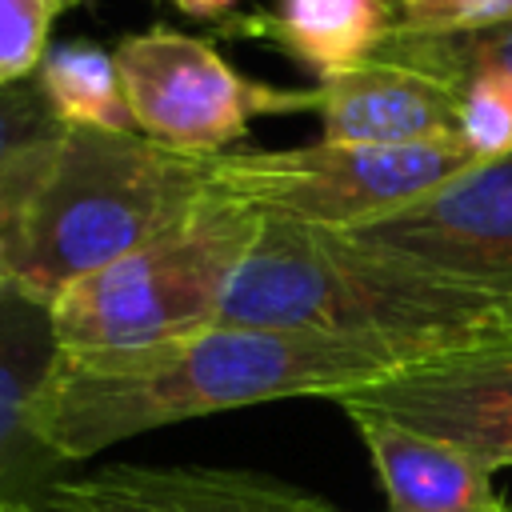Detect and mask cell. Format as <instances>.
Instances as JSON below:
<instances>
[{
  "label": "cell",
  "instance_id": "cell-1",
  "mask_svg": "<svg viewBox=\"0 0 512 512\" xmlns=\"http://www.w3.org/2000/svg\"><path fill=\"white\" fill-rule=\"evenodd\" d=\"M428 356L320 332L208 324L132 348H56L32 400V436L56 456L88 460L140 432L288 396H340Z\"/></svg>",
  "mask_w": 512,
  "mask_h": 512
},
{
  "label": "cell",
  "instance_id": "cell-2",
  "mask_svg": "<svg viewBox=\"0 0 512 512\" xmlns=\"http://www.w3.org/2000/svg\"><path fill=\"white\" fill-rule=\"evenodd\" d=\"M216 156L140 132L60 128L0 184V288L52 300L212 196Z\"/></svg>",
  "mask_w": 512,
  "mask_h": 512
},
{
  "label": "cell",
  "instance_id": "cell-3",
  "mask_svg": "<svg viewBox=\"0 0 512 512\" xmlns=\"http://www.w3.org/2000/svg\"><path fill=\"white\" fill-rule=\"evenodd\" d=\"M216 324L444 352L512 336V292L452 280L340 228L264 216Z\"/></svg>",
  "mask_w": 512,
  "mask_h": 512
},
{
  "label": "cell",
  "instance_id": "cell-4",
  "mask_svg": "<svg viewBox=\"0 0 512 512\" xmlns=\"http://www.w3.org/2000/svg\"><path fill=\"white\" fill-rule=\"evenodd\" d=\"M260 224V212L212 192L128 256L72 280L48 308L56 348H132L216 324Z\"/></svg>",
  "mask_w": 512,
  "mask_h": 512
},
{
  "label": "cell",
  "instance_id": "cell-5",
  "mask_svg": "<svg viewBox=\"0 0 512 512\" xmlns=\"http://www.w3.org/2000/svg\"><path fill=\"white\" fill-rule=\"evenodd\" d=\"M468 164H476V156L448 144L368 148L316 140L296 148L224 152L212 164V192L268 220L352 228L416 200Z\"/></svg>",
  "mask_w": 512,
  "mask_h": 512
},
{
  "label": "cell",
  "instance_id": "cell-6",
  "mask_svg": "<svg viewBox=\"0 0 512 512\" xmlns=\"http://www.w3.org/2000/svg\"><path fill=\"white\" fill-rule=\"evenodd\" d=\"M128 112L140 136L192 152L224 156L260 116H292L312 108L316 88H272L236 72L212 40L176 32L168 24L124 36L116 48Z\"/></svg>",
  "mask_w": 512,
  "mask_h": 512
},
{
  "label": "cell",
  "instance_id": "cell-7",
  "mask_svg": "<svg viewBox=\"0 0 512 512\" xmlns=\"http://www.w3.org/2000/svg\"><path fill=\"white\" fill-rule=\"evenodd\" d=\"M332 400L464 448L492 472L512 464V336L416 356Z\"/></svg>",
  "mask_w": 512,
  "mask_h": 512
},
{
  "label": "cell",
  "instance_id": "cell-8",
  "mask_svg": "<svg viewBox=\"0 0 512 512\" xmlns=\"http://www.w3.org/2000/svg\"><path fill=\"white\" fill-rule=\"evenodd\" d=\"M340 232L452 280L512 292V156L476 160L416 200Z\"/></svg>",
  "mask_w": 512,
  "mask_h": 512
},
{
  "label": "cell",
  "instance_id": "cell-9",
  "mask_svg": "<svg viewBox=\"0 0 512 512\" xmlns=\"http://www.w3.org/2000/svg\"><path fill=\"white\" fill-rule=\"evenodd\" d=\"M28 512H340L328 500L244 468L188 464H104L80 476H52Z\"/></svg>",
  "mask_w": 512,
  "mask_h": 512
},
{
  "label": "cell",
  "instance_id": "cell-10",
  "mask_svg": "<svg viewBox=\"0 0 512 512\" xmlns=\"http://www.w3.org/2000/svg\"><path fill=\"white\" fill-rule=\"evenodd\" d=\"M316 92H320L316 116L324 140L332 144L460 148V88L420 68L372 56L348 72L320 80Z\"/></svg>",
  "mask_w": 512,
  "mask_h": 512
},
{
  "label": "cell",
  "instance_id": "cell-11",
  "mask_svg": "<svg viewBox=\"0 0 512 512\" xmlns=\"http://www.w3.org/2000/svg\"><path fill=\"white\" fill-rule=\"evenodd\" d=\"M56 356L48 304L0 288V504L32 500L60 464L32 436V400Z\"/></svg>",
  "mask_w": 512,
  "mask_h": 512
},
{
  "label": "cell",
  "instance_id": "cell-12",
  "mask_svg": "<svg viewBox=\"0 0 512 512\" xmlns=\"http://www.w3.org/2000/svg\"><path fill=\"white\" fill-rule=\"evenodd\" d=\"M348 420L376 464L388 512H512L492 484V468L464 448L372 412H348Z\"/></svg>",
  "mask_w": 512,
  "mask_h": 512
},
{
  "label": "cell",
  "instance_id": "cell-13",
  "mask_svg": "<svg viewBox=\"0 0 512 512\" xmlns=\"http://www.w3.org/2000/svg\"><path fill=\"white\" fill-rule=\"evenodd\" d=\"M400 8L392 0H276L268 12L220 20L228 36H260L316 80L348 72L384 44Z\"/></svg>",
  "mask_w": 512,
  "mask_h": 512
},
{
  "label": "cell",
  "instance_id": "cell-14",
  "mask_svg": "<svg viewBox=\"0 0 512 512\" xmlns=\"http://www.w3.org/2000/svg\"><path fill=\"white\" fill-rule=\"evenodd\" d=\"M36 84L64 128L136 132L116 56L92 40L52 44L36 68Z\"/></svg>",
  "mask_w": 512,
  "mask_h": 512
},
{
  "label": "cell",
  "instance_id": "cell-15",
  "mask_svg": "<svg viewBox=\"0 0 512 512\" xmlns=\"http://www.w3.org/2000/svg\"><path fill=\"white\" fill-rule=\"evenodd\" d=\"M372 56L420 68L460 88L476 72H512V24L480 32H408L396 24Z\"/></svg>",
  "mask_w": 512,
  "mask_h": 512
},
{
  "label": "cell",
  "instance_id": "cell-16",
  "mask_svg": "<svg viewBox=\"0 0 512 512\" xmlns=\"http://www.w3.org/2000/svg\"><path fill=\"white\" fill-rule=\"evenodd\" d=\"M460 148L476 160L512 156V72H476L460 84Z\"/></svg>",
  "mask_w": 512,
  "mask_h": 512
},
{
  "label": "cell",
  "instance_id": "cell-17",
  "mask_svg": "<svg viewBox=\"0 0 512 512\" xmlns=\"http://www.w3.org/2000/svg\"><path fill=\"white\" fill-rule=\"evenodd\" d=\"M72 4L80 0H0V88L36 76L48 52V32Z\"/></svg>",
  "mask_w": 512,
  "mask_h": 512
},
{
  "label": "cell",
  "instance_id": "cell-18",
  "mask_svg": "<svg viewBox=\"0 0 512 512\" xmlns=\"http://www.w3.org/2000/svg\"><path fill=\"white\" fill-rule=\"evenodd\" d=\"M60 128L64 124L44 104V92H40L36 76L0 88V184L16 168V160L24 152H32L36 144L52 140Z\"/></svg>",
  "mask_w": 512,
  "mask_h": 512
},
{
  "label": "cell",
  "instance_id": "cell-19",
  "mask_svg": "<svg viewBox=\"0 0 512 512\" xmlns=\"http://www.w3.org/2000/svg\"><path fill=\"white\" fill-rule=\"evenodd\" d=\"M408 32H480L512 24V0H416L400 8Z\"/></svg>",
  "mask_w": 512,
  "mask_h": 512
},
{
  "label": "cell",
  "instance_id": "cell-20",
  "mask_svg": "<svg viewBox=\"0 0 512 512\" xmlns=\"http://www.w3.org/2000/svg\"><path fill=\"white\" fill-rule=\"evenodd\" d=\"M184 16L192 20H224V12L236 4V0H172Z\"/></svg>",
  "mask_w": 512,
  "mask_h": 512
},
{
  "label": "cell",
  "instance_id": "cell-21",
  "mask_svg": "<svg viewBox=\"0 0 512 512\" xmlns=\"http://www.w3.org/2000/svg\"><path fill=\"white\" fill-rule=\"evenodd\" d=\"M0 512H28V500H8L0 504Z\"/></svg>",
  "mask_w": 512,
  "mask_h": 512
},
{
  "label": "cell",
  "instance_id": "cell-22",
  "mask_svg": "<svg viewBox=\"0 0 512 512\" xmlns=\"http://www.w3.org/2000/svg\"><path fill=\"white\" fill-rule=\"evenodd\" d=\"M392 4H396V8H408V4H416V0H392Z\"/></svg>",
  "mask_w": 512,
  "mask_h": 512
},
{
  "label": "cell",
  "instance_id": "cell-23",
  "mask_svg": "<svg viewBox=\"0 0 512 512\" xmlns=\"http://www.w3.org/2000/svg\"><path fill=\"white\" fill-rule=\"evenodd\" d=\"M4 504H8V500H4Z\"/></svg>",
  "mask_w": 512,
  "mask_h": 512
}]
</instances>
